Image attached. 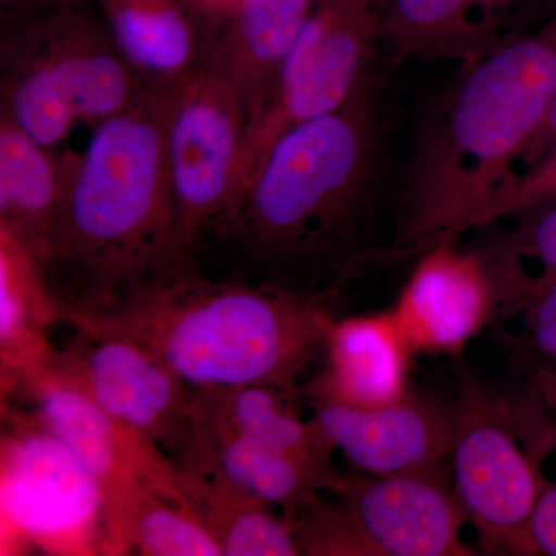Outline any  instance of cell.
Here are the masks:
<instances>
[{
  "mask_svg": "<svg viewBox=\"0 0 556 556\" xmlns=\"http://www.w3.org/2000/svg\"><path fill=\"white\" fill-rule=\"evenodd\" d=\"M334 501L357 556H470L468 521L447 468L394 475H336Z\"/></svg>",
  "mask_w": 556,
  "mask_h": 556,
  "instance_id": "cell-11",
  "label": "cell"
},
{
  "mask_svg": "<svg viewBox=\"0 0 556 556\" xmlns=\"http://www.w3.org/2000/svg\"><path fill=\"white\" fill-rule=\"evenodd\" d=\"M174 463L217 471L270 506L280 507L289 521L327 492L339 473L232 434L189 439Z\"/></svg>",
  "mask_w": 556,
  "mask_h": 556,
  "instance_id": "cell-22",
  "label": "cell"
},
{
  "mask_svg": "<svg viewBox=\"0 0 556 556\" xmlns=\"http://www.w3.org/2000/svg\"><path fill=\"white\" fill-rule=\"evenodd\" d=\"M554 199H556V155L535 169L515 178L506 192L486 208L485 214L478 222L477 229H484L501 219L515 217L526 208Z\"/></svg>",
  "mask_w": 556,
  "mask_h": 556,
  "instance_id": "cell-26",
  "label": "cell"
},
{
  "mask_svg": "<svg viewBox=\"0 0 556 556\" xmlns=\"http://www.w3.org/2000/svg\"><path fill=\"white\" fill-rule=\"evenodd\" d=\"M11 394H22L31 405V419L86 468L100 489L102 506L124 486L139 482L190 508L170 456L148 434L98 404L62 364L56 348Z\"/></svg>",
  "mask_w": 556,
  "mask_h": 556,
  "instance_id": "cell-10",
  "label": "cell"
},
{
  "mask_svg": "<svg viewBox=\"0 0 556 556\" xmlns=\"http://www.w3.org/2000/svg\"><path fill=\"white\" fill-rule=\"evenodd\" d=\"M60 357L98 404L152 438L172 460L185 452L192 387L163 358L130 339L80 332Z\"/></svg>",
  "mask_w": 556,
  "mask_h": 556,
  "instance_id": "cell-12",
  "label": "cell"
},
{
  "mask_svg": "<svg viewBox=\"0 0 556 556\" xmlns=\"http://www.w3.org/2000/svg\"><path fill=\"white\" fill-rule=\"evenodd\" d=\"M383 139L375 79L336 112L277 139L232 217L215 232L260 283L336 292L375 266Z\"/></svg>",
  "mask_w": 556,
  "mask_h": 556,
  "instance_id": "cell-1",
  "label": "cell"
},
{
  "mask_svg": "<svg viewBox=\"0 0 556 556\" xmlns=\"http://www.w3.org/2000/svg\"><path fill=\"white\" fill-rule=\"evenodd\" d=\"M62 308L46 269L24 241L0 225V376L2 397L38 368L53 346L49 331Z\"/></svg>",
  "mask_w": 556,
  "mask_h": 556,
  "instance_id": "cell-21",
  "label": "cell"
},
{
  "mask_svg": "<svg viewBox=\"0 0 556 556\" xmlns=\"http://www.w3.org/2000/svg\"><path fill=\"white\" fill-rule=\"evenodd\" d=\"M311 419L364 473L394 475L444 468L453 439V404L412 390L378 408L313 401Z\"/></svg>",
  "mask_w": 556,
  "mask_h": 556,
  "instance_id": "cell-14",
  "label": "cell"
},
{
  "mask_svg": "<svg viewBox=\"0 0 556 556\" xmlns=\"http://www.w3.org/2000/svg\"><path fill=\"white\" fill-rule=\"evenodd\" d=\"M527 343L547 367L556 368V276L536 274L525 308Z\"/></svg>",
  "mask_w": 556,
  "mask_h": 556,
  "instance_id": "cell-27",
  "label": "cell"
},
{
  "mask_svg": "<svg viewBox=\"0 0 556 556\" xmlns=\"http://www.w3.org/2000/svg\"><path fill=\"white\" fill-rule=\"evenodd\" d=\"M556 556V484L546 481L525 532L522 556Z\"/></svg>",
  "mask_w": 556,
  "mask_h": 556,
  "instance_id": "cell-28",
  "label": "cell"
},
{
  "mask_svg": "<svg viewBox=\"0 0 556 556\" xmlns=\"http://www.w3.org/2000/svg\"><path fill=\"white\" fill-rule=\"evenodd\" d=\"M166 93L146 90L93 127L42 263L62 321L98 316L193 265L164 148Z\"/></svg>",
  "mask_w": 556,
  "mask_h": 556,
  "instance_id": "cell-3",
  "label": "cell"
},
{
  "mask_svg": "<svg viewBox=\"0 0 556 556\" xmlns=\"http://www.w3.org/2000/svg\"><path fill=\"white\" fill-rule=\"evenodd\" d=\"M144 91L108 28L68 11L2 33L0 113L47 148L79 124L113 118Z\"/></svg>",
  "mask_w": 556,
  "mask_h": 556,
  "instance_id": "cell-5",
  "label": "cell"
},
{
  "mask_svg": "<svg viewBox=\"0 0 556 556\" xmlns=\"http://www.w3.org/2000/svg\"><path fill=\"white\" fill-rule=\"evenodd\" d=\"M556 155V90L552 98L551 105L543 124L538 129L530 144L527 146L526 152L522 153L519 161L517 177L527 174V172L535 169L541 164L546 163L552 156ZM514 182V181H511Z\"/></svg>",
  "mask_w": 556,
  "mask_h": 556,
  "instance_id": "cell-29",
  "label": "cell"
},
{
  "mask_svg": "<svg viewBox=\"0 0 556 556\" xmlns=\"http://www.w3.org/2000/svg\"><path fill=\"white\" fill-rule=\"evenodd\" d=\"M321 354L324 368L306 387L311 402L378 408L409 391L413 351L391 309L336 318Z\"/></svg>",
  "mask_w": 556,
  "mask_h": 556,
  "instance_id": "cell-16",
  "label": "cell"
},
{
  "mask_svg": "<svg viewBox=\"0 0 556 556\" xmlns=\"http://www.w3.org/2000/svg\"><path fill=\"white\" fill-rule=\"evenodd\" d=\"M79 152H56L0 113V225L49 257Z\"/></svg>",
  "mask_w": 556,
  "mask_h": 556,
  "instance_id": "cell-18",
  "label": "cell"
},
{
  "mask_svg": "<svg viewBox=\"0 0 556 556\" xmlns=\"http://www.w3.org/2000/svg\"><path fill=\"white\" fill-rule=\"evenodd\" d=\"M177 466V464H175ZM182 490L223 556H298L294 529L270 504L217 471L178 464Z\"/></svg>",
  "mask_w": 556,
  "mask_h": 556,
  "instance_id": "cell-23",
  "label": "cell"
},
{
  "mask_svg": "<svg viewBox=\"0 0 556 556\" xmlns=\"http://www.w3.org/2000/svg\"><path fill=\"white\" fill-rule=\"evenodd\" d=\"M529 0H386L379 43L394 64L477 61L510 35Z\"/></svg>",
  "mask_w": 556,
  "mask_h": 556,
  "instance_id": "cell-15",
  "label": "cell"
},
{
  "mask_svg": "<svg viewBox=\"0 0 556 556\" xmlns=\"http://www.w3.org/2000/svg\"><path fill=\"white\" fill-rule=\"evenodd\" d=\"M311 3L313 0H236L225 27L212 30L208 53L240 94L249 126L273 97L289 50L308 20Z\"/></svg>",
  "mask_w": 556,
  "mask_h": 556,
  "instance_id": "cell-20",
  "label": "cell"
},
{
  "mask_svg": "<svg viewBox=\"0 0 556 556\" xmlns=\"http://www.w3.org/2000/svg\"><path fill=\"white\" fill-rule=\"evenodd\" d=\"M450 448L453 490L485 554L522 555L544 481L519 445L515 405L466 367L457 375Z\"/></svg>",
  "mask_w": 556,
  "mask_h": 556,
  "instance_id": "cell-6",
  "label": "cell"
},
{
  "mask_svg": "<svg viewBox=\"0 0 556 556\" xmlns=\"http://www.w3.org/2000/svg\"><path fill=\"white\" fill-rule=\"evenodd\" d=\"M248 126L240 94L211 53L192 76L166 93L164 148L179 237L189 251L236 211Z\"/></svg>",
  "mask_w": 556,
  "mask_h": 556,
  "instance_id": "cell-8",
  "label": "cell"
},
{
  "mask_svg": "<svg viewBox=\"0 0 556 556\" xmlns=\"http://www.w3.org/2000/svg\"><path fill=\"white\" fill-rule=\"evenodd\" d=\"M116 49L146 90L167 93L207 60L212 28L201 30L179 0H102Z\"/></svg>",
  "mask_w": 556,
  "mask_h": 556,
  "instance_id": "cell-19",
  "label": "cell"
},
{
  "mask_svg": "<svg viewBox=\"0 0 556 556\" xmlns=\"http://www.w3.org/2000/svg\"><path fill=\"white\" fill-rule=\"evenodd\" d=\"M511 218L517 223L485 241L482 249L521 263L533 260L540 263L541 274L556 276V199L526 208Z\"/></svg>",
  "mask_w": 556,
  "mask_h": 556,
  "instance_id": "cell-25",
  "label": "cell"
},
{
  "mask_svg": "<svg viewBox=\"0 0 556 556\" xmlns=\"http://www.w3.org/2000/svg\"><path fill=\"white\" fill-rule=\"evenodd\" d=\"M391 311L413 354L456 357L501 311L500 288L478 249L448 241L417 258Z\"/></svg>",
  "mask_w": 556,
  "mask_h": 556,
  "instance_id": "cell-13",
  "label": "cell"
},
{
  "mask_svg": "<svg viewBox=\"0 0 556 556\" xmlns=\"http://www.w3.org/2000/svg\"><path fill=\"white\" fill-rule=\"evenodd\" d=\"M291 391L263 383L192 388L189 439L232 434L334 470L336 448L311 417L302 419L292 407Z\"/></svg>",
  "mask_w": 556,
  "mask_h": 556,
  "instance_id": "cell-17",
  "label": "cell"
},
{
  "mask_svg": "<svg viewBox=\"0 0 556 556\" xmlns=\"http://www.w3.org/2000/svg\"><path fill=\"white\" fill-rule=\"evenodd\" d=\"M530 391L556 417V368L540 365L530 372Z\"/></svg>",
  "mask_w": 556,
  "mask_h": 556,
  "instance_id": "cell-30",
  "label": "cell"
},
{
  "mask_svg": "<svg viewBox=\"0 0 556 556\" xmlns=\"http://www.w3.org/2000/svg\"><path fill=\"white\" fill-rule=\"evenodd\" d=\"M378 2L380 3V7H382V3L386 2V0H378Z\"/></svg>",
  "mask_w": 556,
  "mask_h": 556,
  "instance_id": "cell-31",
  "label": "cell"
},
{
  "mask_svg": "<svg viewBox=\"0 0 556 556\" xmlns=\"http://www.w3.org/2000/svg\"><path fill=\"white\" fill-rule=\"evenodd\" d=\"M317 2L289 50L273 97L249 126L236 211L281 135L336 112L372 76L380 33L378 0Z\"/></svg>",
  "mask_w": 556,
  "mask_h": 556,
  "instance_id": "cell-7",
  "label": "cell"
},
{
  "mask_svg": "<svg viewBox=\"0 0 556 556\" xmlns=\"http://www.w3.org/2000/svg\"><path fill=\"white\" fill-rule=\"evenodd\" d=\"M556 90V11L510 36L420 115L399 181L391 243L376 266L419 258L477 229L511 185Z\"/></svg>",
  "mask_w": 556,
  "mask_h": 556,
  "instance_id": "cell-2",
  "label": "cell"
},
{
  "mask_svg": "<svg viewBox=\"0 0 556 556\" xmlns=\"http://www.w3.org/2000/svg\"><path fill=\"white\" fill-rule=\"evenodd\" d=\"M2 555L24 546L91 555L104 546L97 482L49 431L16 417L2 437Z\"/></svg>",
  "mask_w": 556,
  "mask_h": 556,
  "instance_id": "cell-9",
  "label": "cell"
},
{
  "mask_svg": "<svg viewBox=\"0 0 556 556\" xmlns=\"http://www.w3.org/2000/svg\"><path fill=\"white\" fill-rule=\"evenodd\" d=\"M334 294L240 278L215 281L193 263L108 313L67 324L80 334L134 340L192 388L263 383L294 390L324 353Z\"/></svg>",
  "mask_w": 556,
  "mask_h": 556,
  "instance_id": "cell-4",
  "label": "cell"
},
{
  "mask_svg": "<svg viewBox=\"0 0 556 556\" xmlns=\"http://www.w3.org/2000/svg\"><path fill=\"white\" fill-rule=\"evenodd\" d=\"M108 555L223 556L192 508L164 500L135 482L102 506Z\"/></svg>",
  "mask_w": 556,
  "mask_h": 556,
  "instance_id": "cell-24",
  "label": "cell"
}]
</instances>
